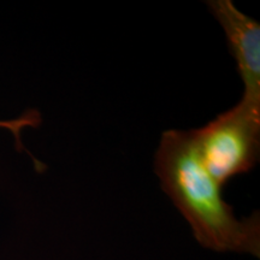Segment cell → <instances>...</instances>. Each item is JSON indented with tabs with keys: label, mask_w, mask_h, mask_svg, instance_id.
Listing matches in <instances>:
<instances>
[{
	"label": "cell",
	"mask_w": 260,
	"mask_h": 260,
	"mask_svg": "<svg viewBox=\"0 0 260 260\" xmlns=\"http://www.w3.org/2000/svg\"><path fill=\"white\" fill-rule=\"evenodd\" d=\"M154 170L162 190L189 223L201 246L259 258V212L248 218H236L233 207L223 199V188L201 162L191 130L162 133Z\"/></svg>",
	"instance_id": "6da1fadb"
},
{
	"label": "cell",
	"mask_w": 260,
	"mask_h": 260,
	"mask_svg": "<svg viewBox=\"0 0 260 260\" xmlns=\"http://www.w3.org/2000/svg\"><path fill=\"white\" fill-rule=\"evenodd\" d=\"M193 138L200 160L220 187L255 167L260 157V102L243 98Z\"/></svg>",
	"instance_id": "7a4b0ae2"
},
{
	"label": "cell",
	"mask_w": 260,
	"mask_h": 260,
	"mask_svg": "<svg viewBox=\"0 0 260 260\" xmlns=\"http://www.w3.org/2000/svg\"><path fill=\"white\" fill-rule=\"evenodd\" d=\"M207 5L225 34L230 54L245 86L243 98L260 102V24L232 0H210Z\"/></svg>",
	"instance_id": "3957f363"
},
{
	"label": "cell",
	"mask_w": 260,
	"mask_h": 260,
	"mask_svg": "<svg viewBox=\"0 0 260 260\" xmlns=\"http://www.w3.org/2000/svg\"><path fill=\"white\" fill-rule=\"evenodd\" d=\"M41 123V117L37 111H28L16 119L0 121V128H4L15 135L16 142L21 147V133L27 126H38Z\"/></svg>",
	"instance_id": "277c9868"
}]
</instances>
